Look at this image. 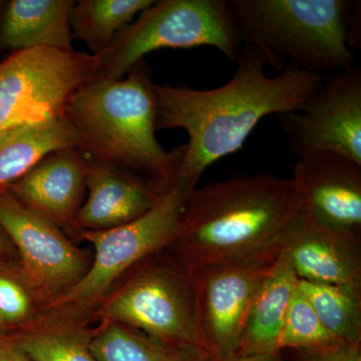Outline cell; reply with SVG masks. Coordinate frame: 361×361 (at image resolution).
Returning a JSON list of instances; mask_svg holds the SVG:
<instances>
[{"instance_id": "obj_1", "label": "cell", "mask_w": 361, "mask_h": 361, "mask_svg": "<svg viewBox=\"0 0 361 361\" xmlns=\"http://www.w3.org/2000/svg\"><path fill=\"white\" fill-rule=\"evenodd\" d=\"M236 65L231 80L215 89L156 85L157 130L187 133L177 179L192 186L214 163L238 152L266 116L302 110L325 78L295 66L268 77L264 56L246 44Z\"/></svg>"}, {"instance_id": "obj_2", "label": "cell", "mask_w": 361, "mask_h": 361, "mask_svg": "<svg viewBox=\"0 0 361 361\" xmlns=\"http://www.w3.org/2000/svg\"><path fill=\"white\" fill-rule=\"evenodd\" d=\"M296 210L290 178L233 175L195 187L173 243L189 272L206 266L277 258V241Z\"/></svg>"}, {"instance_id": "obj_3", "label": "cell", "mask_w": 361, "mask_h": 361, "mask_svg": "<svg viewBox=\"0 0 361 361\" xmlns=\"http://www.w3.org/2000/svg\"><path fill=\"white\" fill-rule=\"evenodd\" d=\"M156 85L145 59L121 80H92L75 92L65 116L78 149L97 160L171 187L186 144L166 151L156 137Z\"/></svg>"}, {"instance_id": "obj_4", "label": "cell", "mask_w": 361, "mask_h": 361, "mask_svg": "<svg viewBox=\"0 0 361 361\" xmlns=\"http://www.w3.org/2000/svg\"><path fill=\"white\" fill-rule=\"evenodd\" d=\"M243 44L280 73L327 75L353 68L360 6L348 0H229Z\"/></svg>"}, {"instance_id": "obj_5", "label": "cell", "mask_w": 361, "mask_h": 361, "mask_svg": "<svg viewBox=\"0 0 361 361\" xmlns=\"http://www.w3.org/2000/svg\"><path fill=\"white\" fill-rule=\"evenodd\" d=\"M243 45L228 0L154 1L96 56L94 80H121L146 54L161 49L212 47L236 63Z\"/></svg>"}, {"instance_id": "obj_6", "label": "cell", "mask_w": 361, "mask_h": 361, "mask_svg": "<svg viewBox=\"0 0 361 361\" xmlns=\"http://www.w3.org/2000/svg\"><path fill=\"white\" fill-rule=\"evenodd\" d=\"M96 56L39 47L13 52L0 63V133L65 115L71 97L97 75Z\"/></svg>"}, {"instance_id": "obj_7", "label": "cell", "mask_w": 361, "mask_h": 361, "mask_svg": "<svg viewBox=\"0 0 361 361\" xmlns=\"http://www.w3.org/2000/svg\"><path fill=\"white\" fill-rule=\"evenodd\" d=\"M194 188L176 179L156 205L137 219L103 231H80L82 239L94 246V262L54 304L89 302L130 268L170 246L179 231L185 203Z\"/></svg>"}, {"instance_id": "obj_8", "label": "cell", "mask_w": 361, "mask_h": 361, "mask_svg": "<svg viewBox=\"0 0 361 361\" xmlns=\"http://www.w3.org/2000/svg\"><path fill=\"white\" fill-rule=\"evenodd\" d=\"M103 313L106 323L167 343L196 346L193 278L179 263L142 266L106 303Z\"/></svg>"}, {"instance_id": "obj_9", "label": "cell", "mask_w": 361, "mask_h": 361, "mask_svg": "<svg viewBox=\"0 0 361 361\" xmlns=\"http://www.w3.org/2000/svg\"><path fill=\"white\" fill-rule=\"evenodd\" d=\"M275 260L206 266L192 272L195 343L211 361L238 353L249 305Z\"/></svg>"}, {"instance_id": "obj_10", "label": "cell", "mask_w": 361, "mask_h": 361, "mask_svg": "<svg viewBox=\"0 0 361 361\" xmlns=\"http://www.w3.org/2000/svg\"><path fill=\"white\" fill-rule=\"evenodd\" d=\"M297 159L334 153L361 165V68L327 75L302 110L280 116Z\"/></svg>"}, {"instance_id": "obj_11", "label": "cell", "mask_w": 361, "mask_h": 361, "mask_svg": "<svg viewBox=\"0 0 361 361\" xmlns=\"http://www.w3.org/2000/svg\"><path fill=\"white\" fill-rule=\"evenodd\" d=\"M0 228L18 247L26 277L39 290L65 292L84 276V257L59 226L7 190L0 191Z\"/></svg>"}, {"instance_id": "obj_12", "label": "cell", "mask_w": 361, "mask_h": 361, "mask_svg": "<svg viewBox=\"0 0 361 361\" xmlns=\"http://www.w3.org/2000/svg\"><path fill=\"white\" fill-rule=\"evenodd\" d=\"M296 211L320 224L361 237V165L334 153L297 160L290 178Z\"/></svg>"}, {"instance_id": "obj_13", "label": "cell", "mask_w": 361, "mask_h": 361, "mask_svg": "<svg viewBox=\"0 0 361 361\" xmlns=\"http://www.w3.org/2000/svg\"><path fill=\"white\" fill-rule=\"evenodd\" d=\"M297 278L315 283L361 285V237L294 212L277 241Z\"/></svg>"}, {"instance_id": "obj_14", "label": "cell", "mask_w": 361, "mask_h": 361, "mask_svg": "<svg viewBox=\"0 0 361 361\" xmlns=\"http://www.w3.org/2000/svg\"><path fill=\"white\" fill-rule=\"evenodd\" d=\"M87 163L89 196L75 223L80 231L128 224L153 208L170 188L89 156Z\"/></svg>"}, {"instance_id": "obj_15", "label": "cell", "mask_w": 361, "mask_h": 361, "mask_svg": "<svg viewBox=\"0 0 361 361\" xmlns=\"http://www.w3.org/2000/svg\"><path fill=\"white\" fill-rule=\"evenodd\" d=\"M87 156L71 148L54 152L7 191L56 226H75L87 190Z\"/></svg>"}, {"instance_id": "obj_16", "label": "cell", "mask_w": 361, "mask_h": 361, "mask_svg": "<svg viewBox=\"0 0 361 361\" xmlns=\"http://www.w3.org/2000/svg\"><path fill=\"white\" fill-rule=\"evenodd\" d=\"M73 0H11L0 8V51L73 49Z\"/></svg>"}, {"instance_id": "obj_17", "label": "cell", "mask_w": 361, "mask_h": 361, "mask_svg": "<svg viewBox=\"0 0 361 361\" xmlns=\"http://www.w3.org/2000/svg\"><path fill=\"white\" fill-rule=\"evenodd\" d=\"M299 279L289 263L277 256L259 283L244 322L236 355H276L285 316Z\"/></svg>"}, {"instance_id": "obj_18", "label": "cell", "mask_w": 361, "mask_h": 361, "mask_svg": "<svg viewBox=\"0 0 361 361\" xmlns=\"http://www.w3.org/2000/svg\"><path fill=\"white\" fill-rule=\"evenodd\" d=\"M80 142L66 116L20 123L0 133V191L20 180L42 159Z\"/></svg>"}, {"instance_id": "obj_19", "label": "cell", "mask_w": 361, "mask_h": 361, "mask_svg": "<svg viewBox=\"0 0 361 361\" xmlns=\"http://www.w3.org/2000/svg\"><path fill=\"white\" fill-rule=\"evenodd\" d=\"M90 348L97 361H211L197 346L157 341L118 323H106Z\"/></svg>"}, {"instance_id": "obj_20", "label": "cell", "mask_w": 361, "mask_h": 361, "mask_svg": "<svg viewBox=\"0 0 361 361\" xmlns=\"http://www.w3.org/2000/svg\"><path fill=\"white\" fill-rule=\"evenodd\" d=\"M154 0H80L71 14V30L92 54H102L116 33L133 23Z\"/></svg>"}, {"instance_id": "obj_21", "label": "cell", "mask_w": 361, "mask_h": 361, "mask_svg": "<svg viewBox=\"0 0 361 361\" xmlns=\"http://www.w3.org/2000/svg\"><path fill=\"white\" fill-rule=\"evenodd\" d=\"M323 326L337 342L361 343V285L315 283L299 280Z\"/></svg>"}, {"instance_id": "obj_22", "label": "cell", "mask_w": 361, "mask_h": 361, "mask_svg": "<svg viewBox=\"0 0 361 361\" xmlns=\"http://www.w3.org/2000/svg\"><path fill=\"white\" fill-rule=\"evenodd\" d=\"M92 337L73 329H52L26 334L14 341L32 361H97Z\"/></svg>"}, {"instance_id": "obj_23", "label": "cell", "mask_w": 361, "mask_h": 361, "mask_svg": "<svg viewBox=\"0 0 361 361\" xmlns=\"http://www.w3.org/2000/svg\"><path fill=\"white\" fill-rule=\"evenodd\" d=\"M338 344L342 343L337 342L325 329L307 297L297 286L280 334V351L292 349L315 350L332 348Z\"/></svg>"}, {"instance_id": "obj_24", "label": "cell", "mask_w": 361, "mask_h": 361, "mask_svg": "<svg viewBox=\"0 0 361 361\" xmlns=\"http://www.w3.org/2000/svg\"><path fill=\"white\" fill-rule=\"evenodd\" d=\"M30 300L20 285L11 278L0 276V320L18 322L27 315Z\"/></svg>"}, {"instance_id": "obj_25", "label": "cell", "mask_w": 361, "mask_h": 361, "mask_svg": "<svg viewBox=\"0 0 361 361\" xmlns=\"http://www.w3.org/2000/svg\"><path fill=\"white\" fill-rule=\"evenodd\" d=\"M286 361H361V343L338 344L332 348L282 351Z\"/></svg>"}, {"instance_id": "obj_26", "label": "cell", "mask_w": 361, "mask_h": 361, "mask_svg": "<svg viewBox=\"0 0 361 361\" xmlns=\"http://www.w3.org/2000/svg\"><path fill=\"white\" fill-rule=\"evenodd\" d=\"M0 361H32L13 341H0Z\"/></svg>"}, {"instance_id": "obj_27", "label": "cell", "mask_w": 361, "mask_h": 361, "mask_svg": "<svg viewBox=\"0 0 361 361\" xmlns=\"http://www.w3.org/2000/svg\"><path fill=\"white\" fill-rule=\"evenodd\" d=\"M224 361H286L285 360L283 353H276V355H235L229 360Z\"/></svg>"}, {"instance_id": "obj_28", "label": "cell", "mask_w": 361, "mask_h": 361, "mask_svg": "<svg viewBox=\"0 0 361 361\" xmlns=\"http://www.w3.org/2000/svg\"><path fill=\"white\" fill-rule=\"evenodd\" d=\"M4 250V241L2 239L1 235H0V254Z\"/></svg>"}, {"instance_id": "obj_29", "label": "cell", "mask_w": 361, "mask_h": 361, "mask_svg": "<svg viewBox=\"0 0 361 361\" xmlns=\"http://www.w3.org/2000/svg\"><path fill=\"white\" fill-rule=\"evenodd\" d=\"M2 4H4V2L0 1V8H1Z\"/></svg>"}, {"instance_id": "obj_30", "label": "cell", "mask_w": 361, "mask_h": 361, "mask_svg": "<svg viewBox=\"0 0 361 361\" xmlns=\"http://www.w3.org/2000/svg\"><path fill=\"white\" fill-rule=\"evenodd\" d=\"M0 324H2V322H1V320H0Z\"/></svg>"}]
</instances>
